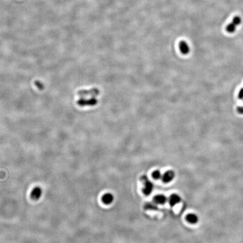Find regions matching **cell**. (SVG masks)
<instances>
[{
  "label": "cell",
  "mask_w": 243,
  "mask_h": 243,
  "mask_svg": "<svg viewBox=\"0 0 243 243\" xmlns=\"http://www.w3.org/2000/svg\"><path fill=\"white\" fill-rule=\"evenodd\" d=\"M142 180L144 182L145 187L143 190V192L145 195H149L151 194L153 189V184L151 183L146 176H144L142 177Z\"/></svg>",
  "instance_id": "cell-1"
},
{
  "label": "cell",
  "mask_w": 243,
  "mask_h": 243,
  "mask_svg": "<svg viewBox=\"0 0 243 243\" xmlns=\"http://www.w3.org/2000/svg\"><path fill=\"white\" fill-rule=\"evenodd\" d=\"M100 93V91L97 88H92L90 90H85V91H81L78 92V96L81 98L83 97H87L88 96H96L99 95Z\"/></svg>",
  "instance_id": "cell-2"
},
{
  "label": "cell",
  "mask_w": 243,
  "mask_h": 243,
  "mask_svg": "<svg viewBox=\"0 0 243 243\" xmlns=\"http://www.w3.org/2000/svg\"><path fill=\"white\" fill-rule=\"evenodd\" d=\"M42 189L40 187H36L33 189V190L31 191V197L34 200H37L40 199V197L42 196Z\"/></svg>",
  "instance_id": "cell-3"
},
{
  "label": "cell",
  "mask_w": 243,
  "mask_h": 243,
  "mask_svg": "<svg viewBox=\"0 0 243 243\" xmlns=\"http://www.w3.org/2000/svg\"><path fill=\"white\" fill-rule=\"evenodd\" d=\"M175 177V173L172 171L166 172L162 176V180L165 183H168L172 181Z\"/></svg>",
  "instance_id": "cell-4"
},
{
  "label": "cell",
  "mask_w": 243,
  "mask_h": 243,
  "mask_svg": "<svg viewBox=\"0 0 243 243\" xmlns=\"http://www.w3.org/2000/svg\"><path fill=\"white\" fill-rule=\"evenodd\" d=\"M179 47L181 53L184 55H187L190 52V47L185 41H182L180 42L179 43Z\"/></svg>",
  "instance_id": "cell-5"
},
{
  "label": "cell",
  "mask_w": 243,
  "mask_h": 243,
  "mask_svg": "<svg viewBox=\"0 0 243 243\" xmlns=\"http://www.w3.org/2000/svg\"><path fill=\"white\" fill-rule=\"evenodd\" d=\"M181 201V197L177 194H172L169 199V203L171 206H175Z\"/></svg>",
  "instance_id": "cell-6"
},
{
  "label": "cell",
  "mask_w": 243,
  "mask_h": 243,
  "mask_svg": "<svg viewBox=\"0 0 243 243\" xmlns=\"http://www.w3.org/2000/svg\"><path fill=\"white\" fill-rule=\"evenodd\" d=\"M113 199H114V197L113 195L110 193L106 194L102 197V201L105 204H110L112 203V202L113 201Z\"/></svg>",
  "instance_id": "cell-7"
},
{
  "label": "cell",
  "mask_w": 243,
  "mask_h": 243,
  "mask_svg": "<svg viewBox=\"0 0 243 243\" xmlns=\"http://www.w3.org/2000/svg\"><path fill=\"white\" fill-rule=\"evenodd\" d=\"M167 197L163 195H158L154 198V201L158 204H164L167 202Z\"/></svg>",
  "instance_id": "cell-8"
},
{
  "label": "cell",
  "mask_w": 243,
  "mask_h": 243,
  "mask_svg": "<svg viewBox=\"0 0 243 243\" xmlns=\"http://www.w3.org/2000/svg\"><path fill=\"white\" fill-rule=\"evenodd\" d=\"M186 219L190 223H196L198 221V217L196 214L191 213L187 216Z\"/></svg>",
  "instance_id": "cell-9"
},
{
  "label": "cell",
  "mask_w": 243,
  "mask_h": 243,
  "mask_svg": "<svg viewBox=\"0 0 243 243\" xmlns=\"http://www.w3.org/2000/svg\"><path fill=\"white\" fill-rule=\"evenodd\" d=\"M237 26L235 24H234L232 22H231L226 27V31L229 33H234L237 29Z\"/></svg>",
  "instance_id": "cell-10"
},
{
  "label": "cell",
  "mask_w": 243,
  "mask_h": 243,
  "mask_svg": "<svg viewBox=\"0 0 243 243\" xmlns=\"http://www.w3.org/2000/svg\"><path fill=\"white\" fill-rule=\"evenodd\" d=\"M152 177L154 178V179H155V180H158V179L160 178L161 177H162V175H161L160 172L158 171V170L154 171V172L152 173Z\"/></svg>",
  "instance_id": "cell-11"
},
{
  "label": "cell",
  "mask_w": 243,
  "mask_h": 243,
  "mask_svg": "<svg viewBox=\"0 0 243 243\" xmlns=\"http://www.w3.org/2000/svg\"><path fill=\"white\" fill-rule=\"evenodd\" d=\"M232 22L234 24H235L237 26H239V25L241 24V23H242V19H241V18L239 17V16H235V17L233 19Z\"/></svg>",
  "instance_id": "cell-12"
},
{
  "label": "cell",
  "mask_w": 243,
  "mask_h": 243,
  "mask_svg": "<svg viewBox=\"0 0 243 243\" xmlns=\"http://www.w3.org/2000/svg\"><path fill=\"white\" fill-rule=\"evenodd\" d=\"M237 112L240 114H243V106H239L237 108Z\"/></svg>",
  "instance_id": "cell-13"
},
{
  "label": "cell",
  "mask_w": 243,
  "mask_h": 243,
  "mask_svg": "<svg viewBox=\"0 0 243 243\" xmlns=\"http://www.w3.org/2000/svg\"><path fill=\"white\" fill-rule=\"evenodd\" d=\"M238 98L240 100L243 99V88H241L238 93Z\"/></svg>",
  "instance_id": "cell-14"
},
{
  "label": "cell",
  "mask_w": 243,
  "mask_h": 243,
  "mask_svg": "<svg viewBox=\"0 0 243 243\" xmlns=\"http://www.w3.org/2000/svg\"><path fill=\"white\" fill-rule=\"evenodd\" d=\"M146 207H148V208H151V209H154V207H156L155 206H154L153 204H151V203L148 204L146 205Z\"/></svg>",
  "instance_id": "cell-15"
}]
</instances>
